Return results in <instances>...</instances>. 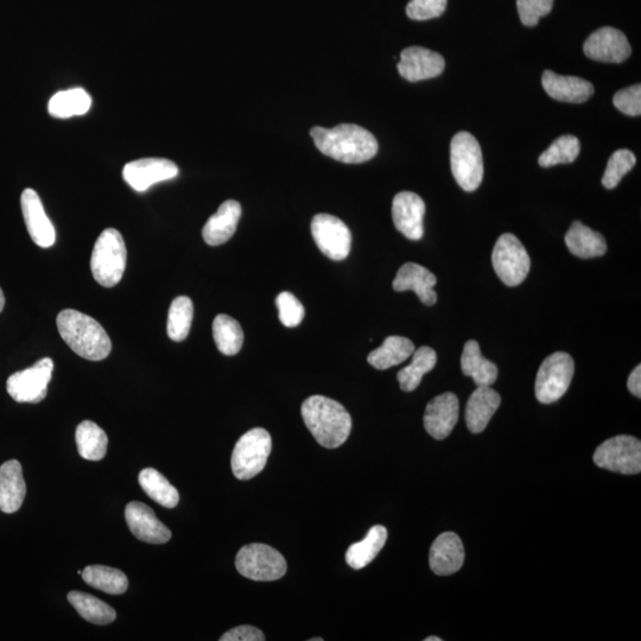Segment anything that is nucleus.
<instances>
[{
	"label": "nucleus",
	"instance_id": "nucleus-31",
	"mask_svg": "<svg viewBox=\"0 0 641 641\" xmlns=\"http://www.w3.org/2000/svg\"><path fill=\"white\" fill-rule=\"evenodd\" d=\"M92 98L82 88L56 93L49 101L50 116L59 119L84 116L91 110Z\"/></svg>",
	"mask_w": 641,
	"mask_h": 641
},
{
	"label": "nucleus",
	"instance_id": "nucleus-47",
	"mask_svg": "<svg viewBox=\"0 0 641 641\" xmlns=\"http://www.w3.org/2000/svg\"><path fill=\"white\" fill-rule=\"evenodd\" d=\"M425 641H442V639L439 637H428Z\"/></svg>",
	"mask_w": 641,
	"mask_h": 641
},
{
	"label": "nucleus",
	"instance_id": "nucleus-6",
	"mask_svg": "<svg viewBox=\"0 0 641 641\" xmlns=\"http://www.w3.org/2000/svg\"><path fill=\"white\" fill-rule=\"evenodd\" d=\"M272 449L271 436L263 428L247 431L240 437L232 454L234 477L241 481L257 477L268 462Z\"/></svg>",
	"mask_w": 641,
	"mask_h": 641
},
{
	"label": "nucleus",
	"instance_id": "nucleus-5",
	"mask_svg": "<svg viewBox=\"0 0 641 641\" xmlns=\"http://www.w3.org/2000/svg\"><path fill=\"white\" fill-rule=\"evenodd\" d=\"M450 163L454 179L466 192H474L484 179V160L480 144L469 132H459L450 144Z\"/></svg>",
	"mask_w": 641,
	"mask_h": 641
},
{
	"label": "nucleus",
	"instance_id": "nucleus-23",
	"mask_svg": "<svg viewBox=\"0 0 641 641\" xmlns=\"http://www.w3.org/2000/svg\"><path fill=\"white\" fill-rule=\"evenodd\" d=\"M241 217V206L238 201L227 200L206 222L202 230L203 240L209 246H220L227 243L236 233Z\"/></svg>",
	"mask_w": 641,
	"mask_h": 641
},
{
	"label": "nucleus",
	"instance_id": "nucleus-37",
	"mask_svg": "<svg viewBox=\"0 0 641 641\" xmlns=\"http://www.w3.org/2000/svg\"><path fill=\"white\" fill-rule=\"evenodd\" d=\"M194 317L192 300L187 296L176 297L171 303L168 315V335L176 342L187 339Z\"/></svg>",
	"mask_w": 641,
	"mask_h": 641
},
{
	"label": "nucleus",
	"instance_id": "nucleus-24",
	"mask_svg": "<svg viewBox=\"0 0 641 641\" xmlns=\"http://www.w3.org/2000/svg\"><path fill=\"white\" fill-rule=\"evenodd\" d=\"M501 397L491 386H478L469 397L466 406V423L469 431L480 434L487 428L499 409Z\"/></svg>",
	"mask_w": 641,
	"mask_h": 641
},
{
	"label": "nucleus",
	"instance_id": "nucleus-7",
	"mask_svg": "<svg viewBox=\"0 0 641 641\" xmlns=\"http://www.w3.org/2000/svg\"><path fill=\"white\" fill-rule=\"evenodd\" d=\"M240 575L253 581H277L287 573V561L270 545L253 543L241 548L236 557Z\"/></svg>",
	"mask_w": 641,
	"mask_h": 641
},
{
	"label": "nucleus",
	"instance_id": "nucleus-43",
	"mask_svg": "<svg viewBox=\"0 0 641 641\" xmlns=\"http://www.w3.org/2000/svg\"><path fill=\"white\" fill-rule=\"evenodd\" d=\"M614 106L620 112L630 117H639L641 114V86L634 85L614 95Z\"/></svg>",
	"mask_w": 641,
	"mask_h": 641
},
{
	"label": "nucleus",
	"instance_id": "nucleus-19",
	"mask_svg": "<svg viewBox=\"0 0 641 641\" xmlns=\"http://www.w3.org/2000/svg\"><path fill=\"white\" fill-rule=\"evenodd\" d=\"M459 399L452 392L437 396L427 405L424 428L436 440H444L452 434L459 421Z\"/></svg>",
	"mask_w": 641,
	"mask_h": 641
},
{
	"label": "nucleus",
	"instance_id": "nucleus-1",
	"mask_svg": "<svg viewBox=\"0 0 641 641\" xmlns=\"http://www.w3.org/2000/svg\"><path fill=\"white\" fill-rule=\"evenodd\" d=\"M310 135L323 155L346 164L370 161L379 150L376 137L354 124H341L333 129L315 126Z\"/></svg>",
	"mask_w": 641,
	"mask_h": 641
},
{
	"label": "nucleus",
	"instance_id": "nucleus-34",
	"mask_svg": "<svg viewBox=\"0 0 641 641\" xmlns=\"http://www.w3.org/2000/svg\"><path fill=\"white\" fill-rule=\"evenodd\" d=\"M139 484L143 491L148 494L157 504L174 509L179 504L180 495L176 488L170 484L167 478L154 468H145L139 474Z\"/></svg>",
	"mask_w": 641,
	"mask_h": 641
},
{
	"label": "nucleus",
	"instance_id": "nucleus-36",
	"mask_svg": "<svg viewBox=\"0 0 641 641\" xmlns=\"http://www.w3.org/2000/svg\"><path fill=\"white\" fill-rule=\"evenodd\" d=\"M213 336L219 351L228 355V357L238 354L244 344L243 328H241L237 320L225 314L215 317Z\"/></svg>",
	"mask_w": 641,
	"mask_h": 641
},
{
	"label": "nucleus",
	"instance_id": "nucleus-12",
	"mask_svg": "<svg viewBox=\"0 0 641 641\" xmlns=\"http://www.w3.org/2000/svg\"><path fill=\"white\" fill-rule=\"evenodd\" d=\"M314 241L323 255L340 262L348 257L352 233L344 221L330 214H317L312 221Z\"/></svg>",
	"mask_w": 641,
	"mask_h": 641
},
{
	"label": "nucleus",
	"instance_id": "nucleus-9",
	"mask_svg": "<svg viewBox=\"0 0 641 641\" xmlns=\"http://www.w3.org/2000/svg\"><path fill=\"white\" fill-rule=\"evenodd\" d=\"M575 372V363L568 353L556 352L543 361L536 378V397L542 404L561 399L569 389Z\"/></svg>",
	"mask_w": 641,
	"mask_h": 641
},
{
	"label": "nucleus",
	"instance_id": "nucleus-11",
	"mask_svg": "<svg viewBox=\"0 0 641 641\" xmlns=\"http://www.w3.org/2000/svg\"><path fill=\"white\" fill-rule=\"evenodd\" d=\"M53 371V360L43 358L27 370L12 374L6 382V390L17 403H40L47 397Z\"/></svg>",
	"mask_w": 641,
	"mask_h": 641
},
{
	"label": "nucleus",
	"instance_id": "nucleus-20",
	"mask_svg": "<svg viewBox=\"0 0 641 641\" xmlns=\"http://www.w3.org/2000/svg\"><path fill=\"white\" fill-rule=\"evenodd\" d=\"M429 562L436 575L458 573L465 562V548L460 537L454 532H444L437 537L431 545Z\"/></svg>",
	"mask_w": 641,
	"mask_h": 641
},
{
	"label": "nucleus",
	"instance_id": "nucleus-35",
	"mask_svg": "<svg viewBox=\"0 0 641 641\" xmlns=\"http://www.w3.org/2000/svg\"><path fill=\"white\" fill-rule=\"evenodd\" d=\"M81 576L88 586L107 594L122 595L129 588L128 577L119 569L90 566L82 570Z\"/></svg>",
	"mask_w": 641,
	"mask_h": 641
},
{
	"label": "nucleus",
	"instance_id": "nucleus-45",
	"mask_svg": "<svg viewBox=\"0 0 641 641\" xmlns=\"http://www.w3.org/2000/svg\"><path fill=\"white\" fill-rule=\"evenodd\" d=\"M628 390L632 393V395L640 398L641 397V366L638 365L632 373L630 374V378H628V383H627Z\"/></svg>",
	"mask_w": 641,
	"mask_h": 641
},
{
	"label": "nucleus",
	"instance_id": "nucleus-48",
	"mask_svg": "<svg viewBox=\"0 0 641 641\" xmlns=\"http://www.w3.org/2000/svg\"><path fill=\"white\" fill-rule=\"evenodd\" d=\"M322 640H323L322 638H313V639H310V641H322Z\"/></svg>",
	"mask_w": 641,
	"mask_h": 641
},
{
	"label": "nucleus",
	"instance_id": "nucleus-44",
	"mask_svg": "<svg viewBox=\"0 0 641 641\" xmlns=\"http://www.w3.org/2000/svg\"><path fill=\"white\" fill-rule=\"evenodd\" d=\"M264 633L257 627L243 625L232 628L220 638V641H264Z\"/></svg>",
	"mask_w": 641,
	"mask_h": 641
},
{
	"label": "nucleus",
	"instance_id": "nucleus-27",
	"mask_svg": "<svg viewBox=\"0 0 641 641\" xmlns=\"http://www.w3.org/2000/svg\"><path fill=\"white\" fill-rule=\"evenodd\" d=\"M461 368L463 374L472 377L478 386H492L497 382V366L482 357L480 346L475 340L466 342L461 357Z\"/></svg>",
	"mask_w": 641,
	"mask_h": 641
},
{
	"label": "nucleus",
	"instance_id": "nucleus-32",
	"mask_svg": "<svg viewBox=\"0 0 641 641\" xmlns=\"http://www.w3.org/2000/svg\"><path fill=\"white\" fill-rule=\"evenodd\" d=\"M411 357V364L397 374L401 389L405 392L415 391L420 386L424 374L433 371L437 363V354L430 347L416 349Z\"/></svg>",
	"mask_w": 641,
	"mask_h": 641
},
{
	"label": "nucleus",
	"instance_id": "nucleus-42",
	"mask_svg": "<svg viewBox=\"0 0 641 641\" xmlns=\"http://www.w3.org/2000/svg\"><path fill=\"white\" fill-rule=\"evenodd\" d=\"M448 0H410L406 6V15L414 21H428L443 15Z\"/></svg>",
	"mask_w": 641,
	"mask_h": 641
},
{
	"label": "nucleus",
	"instance_id": "nucleus-13",
	"mask_svg": "<svg viewBox=\"0 0 641 641\" xmlns=\"http://www.w3.org/2000/svg\"><path fill=\"white\" fill-rule=\"evenodd\" d=\"M179 167L165 158H143L125 165L124 181L136 192L143 193L156 183L175 179Z\"/></svg>",
	"mask_w": 641,
	"mask_h": 641
},
{
	"label": "nucleus",
	"instance_id": "nucleus-17",
	"mask_svg": "<svg viewBox=\"0 0 641 641\" xmlns=\"http://www.w3.org/2000/svg\"><path fill=\"white\" fill-rule=\"evenodd\" d=\"M21 206L29 236L37 246L49 249L55 244L56 232L42 205L40 196L34 189H25L22 193Z\"/></svg>",
	"mask_w": 641,
	"mask_h": 641
},
{
	"label": "nucleus",
	"instance_id": "nucleus-33",
	"mask_svg": "<svg viewBox=\"0 0 641 641\" xmlns=\"http://www.w3.org/2000/svg\"><path fill=\"white\" fill-rule=\"evenodd\" d=\"M68 601L88 623L105 626L112 624L117 618L116 611L110 605L93 595L74 590L68 594Z\"/></svg>",
	"mask_w": 641,
	"mask_h": 641
},
{
	"label": "nucleus",
	"instance_id": "nucleus-39",
	"mask_svg": "<svg viewBox=\"0 0 641 641\" xmlns=\"http://www.w3.org/2000/svg\"><path fill=\"white\" fill-rule=\"evenodd\" d=\"M637 163L636 155L627 149H620L615 151L609 158L607 168L602 177V186L606 189H614L618 186L623 177L630 173L634 165Z\"/></svg>",
	"mask_w": 641,
	"mask_h": 641
},
{
	"label": "nucleus",
	"instance_id": "nucleus-30",
	"mask_svg": "<svg viewBox=\"0 0 641 641\" xmlns=\"http://www.w3.org/2000/svg\"><path fill=\"white\" fill-rule=\"evenodd\" d=\"M75 441L81 458L90 461H100L105 458L109 437L98 424L92 421L80 423L76 428Z\"/></svg>",
	"mask_w": 641,
	"mask_h": 641
},
{
	"label": "nucleus",
	"instance_id": "nucleus-4",
	"mask_svg": "<svg viewBox=\"0 0 641 641\" xmlns=\"http://www.w3.org/2000/svg\"><path fill=\"white\" fill-rule=\"evenodd\" d=\"M128 260L122 234L107 228L95 241L91 270L95 281L105 288H113L122 281Z\"/></svg>",
	"mask_w": 641,
	"mask_h": 641
},
{
	"label": "nucleus",
	"instance_id": "nucleus-16",
	"mask_svg": "<svg viewBox=\"0 0 641 641\" xmlns=\"http://www.w3.org/2000/svg\"><path fill=\"white\" fill-rule=\"evenodd\" d=\"M425 203L420 195L402 192L392 203V218L399 232L410 240H421L424 236Z\"/></svg>",
	"mask_w": 641,
	"mask_h": 641
},
{
	"label": "nucleus",
	"instance_id": "nucleus-15",
	"mask_svg": "<svg viewBox=\"0 0 641 641\" xmlns=\"http://www.w3.org/2000/svg\"><path fill=\"white\" fill-rule=\"evenodd\" d=\"M446 67V61L439 53L422 47L403 50L397 68L402 78L410 82L437 78Z\"/></svg>",
	"mask_w": 641,
	"mask_h": 641
},
{
	"label": "nucleus",
	"instance_id": "nucleus-8",
	"mask_svg": "<svg viewBox=\"0 0 641 641\" xmlns=\"http://www.w3.org/2000/svg\"><path fill=\"white\" fill-rule=\"evenodd\" d=\"M494 271L507 287H517L528 277L531 260L520 240L511 233L500 236L492 253Z\"/></svg>",
	"mask_w": 641,
	"mask_h": 641
},
{
	"label": "nucleus",
	"instance_id": "nucleus-10",
	"mask_svg": "<svg viewBox=\"0 0 641 641\" xmlns=\"http://www.w3.org/2000/svg\"><path fill=\"white\" fill-rule=\"evenodd\" d=\"M594 462L607 471L638 474L641 472V442L628 435L612 437L595 450Z\"/></svg>",
	"mask_w": 641,
	"mask_h": 641
},
{
	"label": "nucleus",
	"instance_id": "nucleus-28",
	"mask_svg": "<svg viewBox=\"0 0 641 641\" xmlns=\"http://www.w3.org/2000/svg\"><path fill=\"white\" fill-rule=\"evenodd\" d=\"M416 351L412 341L403 336H389L384 340V344L374 349L367 357L368 364L384 371L387 368L397 366L408 360Z\"/></svg>",
	"mask_w": 641,
	"mask_h": 641
},
{
	"label": "nucleus",
	"instance_id": "nucleus-26",
	"mask_svg": "<svg viewBox=\"0 0 641 641\" xmlns=\"http://www.w3.org/2000/svg\"><path fill=\"white\" fill-rule=\"evenodd\" d=\"M566 245L574 256L582 259L598 258L607 251L606 239L592 228L575 221L566 234Z\"/></svg>",
	"mask_w": 641,
	"mask_h": 641
},
{
	"label": "nucleus",
	"instance_id": "nucleus-25",
	"mask_svg": "<svg viewBox=\"0 0 641 641\" xmlns=\"http://www.w3.org/2000/svg\"><path fill=\"white\" fill-rule=\"evenodd\" d=\"M27 486L21 463L10 460L0 467V511L15 513L23 504Z\"/></svg>",
	"mask_w": 641,
	"mask_h": 641
},
{
	"label": "nucleus",
	"instance_id": "nucleus-29",
	"mask_svg": "<svg viewBox=\"0 0 641 641\" xmlns=\"http://www.w3.org/2000/svg\"><path fill=\"white\" fill-rule=\"evenodd\" d=\"M387 541V530L382 525L373 526L363 541L352 544L346 552L349 567L360 570L368 566L379 555Z\"/></svg>",
	"mask_w": 641,
	"mask_h": 641
},
{
	"label": "nucleus",
	"instance_id": "nucleus-41",
	"mask_svg": "<svg viewBox=\"0 0 641 641\" xmlns=\"http://www.w3.org/2000/svg\"><path fill=\"white\" fill-rule=\"evenodd\" d=\"M554 0H517L520 21L526 27H536L539 19L550 14Z\"/></svg>",
	"mask_w": 641,
	"mask_h": 641
},
{
	"label": "nucleus",
	"instance_id": "nucleus-21",
	"mask_svg": "<svg viewBox=\"0 0 641 641\" xmlns=\"http://www.w3.org/2000/svg\"><path fill=\"white\" fill-rule=\"evenodd\" d=\"M437 278L433 272L416 263H406L398 270L392 287L397 293L414 291L425 306H434L437 294L434 290Z\"/></svg>",
	"mask_w": 641,
	"mask_h": 641
},
{
	"label": "nucleus",
	"instance_id": "nucleus-38",
	"mask_svg": "<svg viewBox=\"0 0 641 641\" xmlns=\"http://www.w3.org/2000/svg\"><path fill=\"white\" fill-rule=\"evenodd\" d=\"M581 144L575 136H562L552 143L547 151L539 156L538 163L543 168L554 167L557 164L573 163L579 157Z\"/></svg>",
	"mask_w": 641,
	"mask_h": 641
},
{
	"label": "nucleus",
	"instance_id": "nucleus-14",
	"mask_svg": "<svg viewBox=\"0 0 641 641\" xmlns=\"http://www.w3.org/2000/svg\"><path fill=\"white\" fill-rule=\"evenodd\" d=\"M583 52L590 60L621 63L631 56L632 49L623 31L605 27L587 38L583 44Z\"/></svg>",
	"mask_w": 641,
	"mask_h": 641
},
{
	"label": "nucleus",
	"instance_id": "nucleus-46",
	"mask_svg": "<svg viewBox=\"0 0 641 641\" xmlns=\"http://www.w3.org/2000/svg\"><path fill=\"white\" fill-rule=\"evenodd\" d=\"M4 306H5V296L2 288H0V313L3 312Z\"/></svg>",
	"mask_w": 641,
	"mask_h": 641
},
{
	"label": "nucleus",
	"instance_id": "nucleus-22",
	"mask_svg": "<svg viewBox=\"0 0 641 641\" xmlns=\"http://www.w3.org/2000/svg\"><path fill=\"white\" fill-rule=\"evenodd\" d=\"M542 85L552 99L563 103H586L595 92L593 84L585 79L558 75L552 71L544 72Z\"/></svg>",
	"mask_w": 641,
	"mask_h": 641
},
{
	"label": "nucleus",
	"instance_id": "nucleus-18",
	"mask_svg": "<svg viewBox=\"0 0 641 641\" xmlns=\"http://www.w3.org/2000/svg\"><path fill=\"white\" fill-rule=\"evenodd\" d=\"M125 518L133 536L139 541L149 544H165L170 541L171 531L148 505L132 501L126 506Z\"/></svg>",
	"mask_w": 641,
	"mask_h": 641
},
{
	"label": "nucleus",
	"instance_id": "nucleus-2",
	"mask_svg": "<svg viewBox=\"0 0 641 641\" xmlns=\"http://www.w3.org/2000/svg\"><path fill=\"white\" fill-rule=\"evenodd\" d=\"M301 414L308 430L321 447L339 448L352 431V418L345 406L325 396H312L302 404Z\"/></svg>",
	"mask_w": 641,
	"mask_h": 641
},
{
	"label": "nucleus",
	"instance_id": "nucleus-40",
	"mask_svg": "<svg viewBox=\"0 0 641 641\" xmlns=\"http://www.w3.org/2000/svg\"><path fill=\"white\" fill-rule=\"evenodd\" d=\"M276 306L283 326L295 328L301 325L304 319V307L295 295L283 291L276 298Z\"/></svg>",
	"mask_w": 641,
	"mask_h": 641
},
{
	"label": "nucleus",
	"instance_id": "nucleus-3",
	"mask_svg": "<svg viewBox=\"0 0 641 641\" xmlns=\"http://www.w3.org/2000/svg\"><path fill=\"white\" fill-rule=\"evenodd\" d=\"M56 323L61 338L79 357L91 361L109 357L112 351L110 336L93 317L66 309L57 316Z\"/></svg>",
	"mask_w": 641,
	"mask_h": 641
}]
</instances>
